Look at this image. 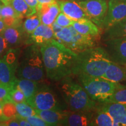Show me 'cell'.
<instances>
[{"instance_id":"obj_26","label":"cell","mask_w":126,"mask_h":126,"mask_svg":"<svg viewBox=\"0 0 126 126\" xmlns=\"http://www.w3.org/2000/svg\"><path fill=\"white\" fill-rule=\"evenodd\" d=\"M106 103H117L126 105V88L124 86L116 89Z\"/></svg>"},{"instance_id":"obj_28","label":"cell","mask_w":126,"mask_h":126,"mask_svg":"<svg viewBox=\"0 0 126 126\" xmlns=\"http://www.w3.org/2000/svg\"><path fill=\"white\" fill-rule=\"evenodd\" d=\"M10 96L11 100L15 103L26 102V97H25L23 93L20 89L17 88L16 86L12 88L11 91Z\"/></svg>"},{"instance_id":"obj_30","label":"cell","mask_w":126,"mask_h":126,"mask_svg":"<svg viewBox=\"0 0 126 126\" xmlns=\"http://www.w3.org/2000/svg\"><path fill=\"white\" fill-rule=\"evenodd\" d=\"M11 89L7 86L0 83V102L4 103L7 101H12L10 96Z\"/></svg>"},{"instance_id":"obj_7","label":"cell","mask_w":126,"mask_h":126,"mask_svg":"<svg viewBox=\"0 0 126 126\" xmlns=\"http://www.w3.org/2000/svg\"><path fill=\"white\" fill-rule=\"evenodd\" d=\"M78 3L85 12L88 18L102 29L108 9L106 0H88L79 1Z\"/></svg>"},{"instance_id":"obj_4","label":"cell","mask_w":126,"mask_h":126,"mask_svg":"<svg viewBox=\"0 0 126 126\" xmlns=\"http://www.w3.org/2000/svg\"><path fill=\"white\" fill-rule=\"evenodd\" d=\"M70 77L61 80L59 87L70 111H95L97 108L96 101L89 97L81 85Z\"/></svg>"},{"instance_id":"obj_32","label":"cell","mask_w":126,"mask_h":126,"mask_svg":"<svg viewBox=\"0 0 126 126\" xmlns=\"http://www.w3.org/2000/svg\"><path fill=\"white\" fill-rule=\"evenodd\" d=\"M26 119L31 124V126H49L46 122L37 114L30 116L26 118Z\"/></svg>"},{"instance_id":"obj_39","label":"cell","mask_w":126,"mask_h":126,"mask_svg":"<svg viewBox=\"0 0 126 126\" xmlns=\"http://www.w3.org/2000/svg\"><path fill=\"white\" fill-rule=\"evenodd\" d=\"M11 0H1V1L4 5H9Z\"/></svg>"},{"instance_id":"obj_21","label":"cell","mask_w":126,"mask_h":126,"mask_svg":"<svg viewBox=\"0 0 126 126\" xmlns=\"http://www.w3.org/2000/svg\"><path fill=\"white\" fill-rule=\"evenodd\" d=\"M121 37H126V18L109 28L103 35L105 40Z\"/></svg>"},{"instance_id":"obj_38","label":"cell","mask_w":126,"mask_h":126,"mask_svg":"<svg viewBox=\"0 0 126 126\" xmlns=\"http://www.w3.org/2000/svg\"><path fill=\"white\" fill-rule=\"evenodd\" d=\"M39 4H48L56 2L57 0H37Z\"/></svg>"},{"instance_id":"obj_18","label":"cell","mask_w":126,"mask_h":126,"mask_svg":"<svg viewBox=\"0 0 126 126\" xmlns=\"http://www.w3.org/2000/svg\"><path fill=\"white\" fill-rule=\"evenodd\" d=\"M77 32L96 39L100 36V28L88 18H83L74 22L72 25Z\"/></svg>"},{"instance_id":"obj_29","label":"cell","mask_w":126,"mask_h":126,"mask_svg":"<svg viewBox=\"0 0 126 126\" xmlns=\"http://www.w3.org/2000/svg\"><path fill=\"white\" fill-rule=\"evenodd\" d=\"M55 22L61 27L65 28L72 26L74 20L71 19L62 12H60L57 16Z\"/></svg>"},{"instance_id":"obj_17","label":"cell","mask_w":126,"mask_h":126,"mask_svg":"<svg viewBox=\"0 0 126 126\" xmlns=\"http://www.w3.org/2000/svg\"><path fill=\"white\" fill-rule=\"evenodd\" d=\"M94 111H68L65 126H91Z\"/></svg>"},{"instance_id":"obj_42","label":"cell","mask_w":126,"mask_h":126,"mask_svg":"<svg viewBox=\"0 0 126 126\" xmlns=\"http://www.w3.org/2000/svg\"><path fill=\"white\" fill-rule=\"evenodd\" d=\"M0 4H3L2 3V2H1V0H0Z\"/></svg>"},{"instance_id":"obj_9","label":"cell","mask_w":126,"mask_h":126,"mask_svg":"<svg viewBox=\"0 0 126 126\" xmlns=\"http://www.w3.org/2000/svg\"><path fill=\"white\" fill-rule=\"evenodd\" d=\"M106 51L113 62L126 65V37L105 40Z\"/></svg>"},{"instance_id":"obj_3","label":"cell","mask_w":126,"mask_h":126,"mask_svg":"<svg viewBox=\"0 0 126 126\" xmlns=\"http://www.w3.org/2000/svg\"><path fill=\"white\" fill-rule=\"evenodd\" d=\"M77 54L74 75L102 77L111 62L106 50L100 47H91Z\"/></svg>"},{"instance_id":"obj_33","label":"cell","mask_w":126,"mask_h":126,"mask_svg":"<svg viewBox=\"0 0 126 126\" xmlns=\"http://www.w3.org/2000/svg\"><path fill=\"white\" fill-rule=\"evenodd\" d=\"M8 43L2 34H0V59L5 54V53L10 49Z\"/></svg>"},{"instance_id":"obj_22","label":"cell","mask_w":126,"mask_h":126,"mask_svg":"<svg viewBox=\"0 0 126 126\" xmlns=\"http://www.w3.org/2000/svg\"><path fill=\"white\" fill-rule=\"evenodd\" d=\"M94 113L91 126H114V120L111 116L97 107Z\"/></svg>"},{"instance_id":"obj_6","label":"cell","mask_w":126,"mask_h":126,"mask_svg":"<svg viewBox=\"0 0 126 126\" xmlns=\"http://www.w3.org/2000/svg\"><path fill=\"white\" fill-rule=\"evenodd\" d=\"M28 103L37 110H63L54 91L46 85H39L37 92Z\"/></svg>"},{"instance_id":"obj_40","label":"cell","mask_w":126,"mask_h":126,"mask_svg":"<svg viewBox=\"0 0 126 126\" xmlns=\"http://www.w3.org/2000/svg\"><path fill=\"white\" fill-rule=\"evenodd\" d=\"M3 4H0V20L2 19V17H1V9H2Z\"/></svg>"},{"instance_id":"obj_1","label":"cell","mask_w":126,"mask_h":126,"mask_svg":"<svg viewBox=\"0 0 126 126\" xmlns=\"http://www.w3.org/2000/svg\"><path fill=\"white\" fill-rule=\"evenodd\" d=\"M46 76L54 81H60L74 75L78 54L53 39L40 47Z\"/></svg>"},{"instance_id":"obj_8","label":"cell","mask_w":126,"mask_h":126,"mask_svg":"<svg viewBox=\"0 0 126 126\" xmlns=\"http://www.w3.org/2000/svg\"><path fill=\"white\" fill-rule=\"evenodd\" d=\"M126 18V0H110L102 29L105 31Z\"/></svg>"},{"instance_id":"obj_10","label":"cell","mask_w":126,"mask_h":126,"mask_svg":"<svg viewBox=\"0 0 126 126\" xmlns=\"http://www.w3.org/2000/svg\"><path fill=\"white\" fill-rule=\"evenodd\" d=\"M2 35L6 39L11 48H18L27 45L29 34L23 29L22 25L15 27H6Z\"/></svg>"},{"instance_id":"obj_24","label":"cell","mask_w":126,"mask_h":126,"mask_svg":"<svg viewBox=\"0 0 126 126\" xmlns=\"http://www.w3.org/2000/svg\"><path fill=\"white\" fill-rule=\"evenodd\" d=\"M41 23L39 15L36 13L26 18L22 23V27L28 34H31Z\"/></svg>"},{"instance_id":"obj_41","label":"cell","mask_w":126,"mask_h":126,"mask_svg":"<svg viewBox=\"0 0 126 126\" xmlns=\"http://www.w3.org/2000/svg\"><path fill=\"white\" fill-rule=\"evenodd\" d=\"M77 1H88V0H76Z\"/></svg>"},{"instance_id":"obj_13","label":"cell","mask_w":126,"mask_h":126,"mask_svg":"<svg viewBox=\"0 0 126 126\" xmlns=\"http://www.w3.org/2000/svg\"><path fill=\"white\" fill-rule=\"evenodd\" d=\"M100 109L109 113L114 120V126H126V105L117 103H102Z\"/></svg>"},{"instance_id":"obj_36","label":"cell","mask_w":126,"mask_h":126,"mask_svg":"<svg viewBox=\"0 0 126 126\" xmlns=\"http://www.w3.org/2000/svg\"><path fill=\"white\" fill-rule=\"evenodd\" d=\"M2 106H3V102H0V122H1V121H4L5 120H7L4 117V115H3Z\"/></svg>"},{"instance_id":"obj_15","label":"cell","mask_w":126,"mask_h":126,"mask_svg":"<svg viewBox=\"0 0 126 126\" xmlns=\"http://www.w3.org/2000/svg\"><path fill=\"white\" fill-rule=\"evenodd\" d=\"M61 12L74 21L88 18L85 12L76 0H57Z\"/></svg>"},{"instance_id":"obj_19","label":"cell","mask_w":126,"mask_h":126,"mask_svg":"<svg viewBox=\"0 0 126 126\" xmlns=\"http://www.w3.org/2000/svg\"><path fill=\"white\" fill-rule=\"evenodd\" d=\"M126 65L111 61L102 78L116 83L126 81Z\"/></svg>"},{"instance_id":"obj_14","label":"cell","mask_w":126,"mask_h":126,"mask_svg":"<svg viewBox=\"0 0 126 126\" xmlns=\"http://www.w3.org/2000/svg\"><path fill=\"white\" fill-rule=\"evenodd\" d=\"M60 12L59 4L56 1L48 4H39L36 13L39 15L42 23L51 26Z\"/></svg>"},{"instance_id":"obj_31","label":"cell","mask_w":126,"mask_h":126,"mask_svg":"<svg viewBox=\"0 0 126 126\" xmlns=\"http://www.w3.org/2000/svg\"><path fill=\"white\" fill-rule=\"evenodd\" d=\"M14 16V17H20L18 15L16 12L15 11L14 8L9 5L3 4L2 9H1V17L2 19L5 17Z\"/></svg>"},{"instance_id":"obj_37","label":"cell","mask_w":126,"mask_h":126,"mask_svg":"<svg viewBox=\"0 0 126 126\" xmlns=\"http://www.w3.org/2000/svg\"><path fill=\"white\" fill-rule=\"evenodd\" d=\"M6 26L4 24V22L2 21V19L0 20V34H2V32L4 31V30L5 29Z\"/></svg>"},{"instance_id":"obj_12","label":"cell","mask_w":126,"mask_h":126,"mask_svg":"<svg viewBox=\"0 0 126 126\" xmlns=\"http://www.w3.org/2000/svg\"><path fill=\"white\" fill-rule=\"evenodd\" d=\"M18 66L11 64L4 57L0 59V83L12 88L15 87L18 78L16 70Z\"/></svg>"},{"instance_id":"obj_11","label":"cell","mask_w":126,"mask_h":126,"mask_svg":"<svg viewBox=\"0 0 126 126\" xmlns=\"http://www.w3.org/2000/svg\"><path fill=\"white\" fill-rule=\"evenodd\" d=\"M54 39V33L51 26L41 23L32 33L29 34L27 45L33 44L40 47Z\"/></svg>"},{"instance_id":"obj_35","label":"cell","mask_w":126,"mask_h":126,"mask_svg":"<svg viewBox=\"0 0 126 126\" xmlns=\"http://www.w3.org/2000/svg\"><path fill=\"white\" fill-rule=\"evenodd\" d=\"M15 119L19 124V126H31V124L28 122V120L25 118L21 117L18 116L15 117Z\"/></svg>"},{"instance_id":"obj_27","label":"cell","mask_w":126,"mask_h":126,"mask_svg":"<svg viewBox=\"0 0 126 126\" xmlns=\"http://www.w3.org/2000/svg\"><path fill=\"white\" fill-rule=\"evenodd\" d=\"M3 115L6 119H12L18 116L16 103L12 101H7L3 103Z\"/></svg>"},{"instance_id":"obj_25","label":"cell","mask_w":126,"mask_h":126,"mask_svg":"<svg viewBox=\"0 0 126 126\" xmlns=\"http://www.w3.org/2000/svg\"><path fill=\"white\" fill-rule=\"evenodd\" d=\"M16 108L18 116L21 117L26 119L30 116L36 115L35 109L26 102L16 103Z\"/></svg>"},{"instance_id":"obj_34","label":"cell","mask_w":126,"mask_h":126,"mask_svg":"<svg viewBox=\"0 0 126 126\" xmlns=\"http://www.w3.org/2000/svg\"><path fill=\"white\" fill-rule=\"evenodd\" d=\"M24 1L31 8H32L37 12V8L39 5L37 0H24Z\"/></svg>"},{"instance_id":"obj_5","label":"cell","mask_w":126,"mask_h":126,"mask_svg":"<svg viewBox=\"0 0 126 126\" xmlns=\"http://www.w3.org/2000/svg\"><path fill=\"white\" fill-rule=\"evenodd\" d=\"M77 76L80 85L89 97L100 103H106L116 89L124 87L119 83L113 82L102 77H93L82 74Z\"/></svg>"},{"instance_id":"obj_20","label":"cell","mask_w":126,"mask_h":126,"mask_svg":"<svg viewBox=\"0 0 126 126\" xmlns=\"http://www.w3.org/2000/svg\"><path fill=\"white\" fill-rule=\"evenodd\" d=\"M15 86L22 91L26 97V102L29 103L37 92L39 83L28 79L18 78Z\"/></svg>"},{"instance_id":"obj_16","label":"cell","mask_w":126,"mask_h":126,"mask_svg":"<svg viewBox=\"0 0 126 126\" xmlns=\"http://www.w3.org/2000/svg\"><path fill=\"white\" fill-rule=\"evenodd\" d=\"M38 115L50 126H65L68 111L64 110H37Z\"/></svg>"},{"instance_id":"obj_2","label":"cell","mask_w":126,"mask_h":126,"mask_svg":"<svg viewBox=\"0 0 126 126\" xmlns=\"http://www.w3.org/2000/svg\"><path fill=\"white\" fill-rule=\"evenodd\" d=\"M16 74L18 78L28 79L39 83L45 79L47 76L40 47L31 44L21 50Z\"/></svg>"},{"instance_id":"obj_23","label":"cell","mask_w":126,"mask_h":126,"mask_svg":"<svg viewBox=\"0 0 126 126\" xmlns=\"http://www.w3.org/2000/svg\"><path fill=\"white\" fill-rule=\"evenodd\" d=\"M10 5L20 18H27L36 13V11L31 8L24 0H11Z\"/></svg>"}]
</instances>
